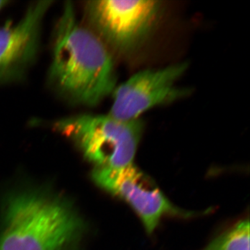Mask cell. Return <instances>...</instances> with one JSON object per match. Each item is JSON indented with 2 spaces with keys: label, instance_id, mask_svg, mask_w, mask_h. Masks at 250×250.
Returning <instances> with one entry per match:
<instances>
[{
  "label": "cell",
  "instance_id": "obj_5",
  "mask_svg": "<svg viewBox=\"0 0 250 250\" xmlns=\"http://www.w3.org/2000/svg\"><path fill=\"white\" fill-rule=\"evenodd\" d=\"M188 67L187 62H179L134 74L115 88L108 115L119 121H134L152 108L184 98L189 90L177 83Z\"/></svg>",
  "mask_w": 250,
  "mask_h": 250
},
{
  "label": "cell",
  "instance_id": "obj_7",
  "mask_svg": "<svg viewBox=\"0 0 250 250\" xmlns=\"http://www.w3.org/2000/svg\"><path fill=\"white\" fill-rule=\"evenodd\" d=\"M52 3L33 2L18 22L0 27V85L22 80L36 62L42 22Z\"/></svg>",
  "mask_w": 250,
  "mask_h": 250
},
{
  "label": "cell",
  "instance_id": "obj_9",
  "mask_svg": "<svg viewBox=\"0 0 250 250\" xmlns=\"http://www.w3.org/2000/svg\"><path fill=\"white\" fill-rule=\"evenodd\" d=\"M10 3L11 1H8V0H0V12L5 9Z\"/></svg>",
  "mask_w": 250,
  "mask_h": 250
},
{
  "label": "cell",
  "instance_id": "obj_2",
  "mask_svg": "<svg viewBox=\"0 0 250 250\" xmlns=\"http://www.w3.org/2000/svg\"><path fill=\"white\" fill-rule=\"evenodd\" d=\"M83 225L71 207L40 192L21 191L6 198L0 250H70Z\"/></svg>",
  "mask_w": 250,
  "mask_h": 250
},
{
  "label": "cell",
  "instance_id": "obj_6",
  "mask_svg": "<svg viewBox=\"0 0 250 250\" xmlns=\"http://www.w3.org/2000/svg\"><path fill=\"white\" fill-rule=\"evenodd\" d=\"M93 178L100 187L126 202L139 215L148 233L166 216L190 217L177 208L134 164L120 168L96 167Z\"/></svg>",
  "mask_w": 250,
  "mask_h": 250
},
{
  "label": "cell",
  "instance_id": "obj_3",
  "mask_svg": "<svg viewBox=\"0 0 250 250\" xmlns=\"http://www.w3.org/2000/svg\"><path fill=\"white\" fill-rule=\"evenodd\" d=\"M52 128L77 145L96 167L120 168L134 164L144 123L110 115L79 114L61 118Z\"/></svg>",
  "mask_w": 250,
  "mask_h": 250
},
{
  "label": "cell",
  "instance_id": "obj_4",
  "mask_svg": "<svg viewBox=\"0 0 250 250\" xmlns=\"http://www.w3.org/2000/svg\"><path fill=\"white\" fill-rule=\"evenodd\" d=\"M154 0H92L84 6L88 27L102 41L123 52L134 50L147 39L160 15Z\"/></svg>",
  "mask_w": 250,
  "mask_h": 250
},
{
  "label": "cell",
  "instance_id": "obj_8",
  "mask_svg": "<svg viewBox=\"0 0 250 250\" xmlns=\"http://www.w3.org/2000/svg\"><path fill=\"white\" fill-rule=\"evenodd\" d=\"M250 229L249 219L241 220L202 250H250Z\"/></svg>",
  "mask_w": 250,
  "mask_h": 250
},
{
  "label": "cell",
  "instance_id": "obj_1",
  "mask_svg": "<svg viewBox=\"0 0 250 250\" xmlns=\"http://www.w3.org/2000/svg\"><path fill=\"white\" fill-rule=\"evenodd\" d=\"M48 80L61 98L80 106H96L117 86L108 47L78 21L71 1L65 2L56 24Z\"/></svg>",
  "mask_w": 250,
  "mask_h": 250
}]
</instances>
